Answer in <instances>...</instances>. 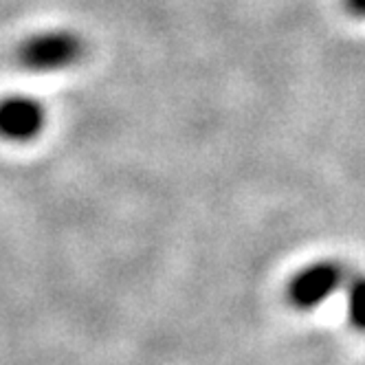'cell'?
Listing matches in <instances>:
<instances>
[{
    "mask_svg": "<svg viewBox=\"0 0 365 365\" xmlns=\"http://www.w3.org/2000/svg\"><path fill=\"white\" fill-rule=\"evenodd\" d=\"M86 53V42L68 29H46L24 38L16 48V62L31 73H53L77 64Z\"/></svg>",
    "mask_w": 365,
    "mask_h": 365,
    "instance_id": "6da1fadb",
    "label": "cell"
},
{
    "mask_svg": "<svg viewBox=\"0 0 365 365\" xmlns=\"http://www.w3.org/2000/svg\"><path fill=\"white\" fill-rule=\"evenodd\" d=\"M46 121L42 101L29 95L0 97V139L11 143H27L36 139Z\"/></svg>",
    "mask_w": 365,
    "mask_h": 365,
    "instance_id": "3957f363",
    "label": "cell"
},
{
    "mask_svg": "<svg viewBox=\"0 0 365 365\" xmlns=\"http://www.w3.org/2000/svg\"><path fill=\"white\" fill-rule=\"evenodd\" d=\"M344 11L354 20H365V0H341Z\"/></svg>",
    "mask_w": 365,
    "mask_h": 365,
    "instance_id": "5b68a950",
    "label": "cell"
},
{
    "mask_svg": "<svg viewBox=\"0 0 365 365\" xmlns=\"http://www.w3.org/2000/svg\"><path fill=\"white\" fill-rule=\"evenodd\" d=\"M346 310L350 326L365 332V273L350 275L346 284Z\"/></svg>",
    "mask_w": 365,
    "mask_h": 365,
    "instance_id": "277c9868",
    "label": "cell"
},
{
    "mask_svg": "<svg viewBox=\"0 0 365 365\" xmlns=\"http://www.w3.org/2000/svg\"><path fill=\"white\" fill-rule=\"evenodd\" d=\"M350 279L348 267L336 259H315L286 282V302L299 312H310L324 306L334 293L346 289Z\"/></svg>",
    "mask_w": 365,
    "mask_h": 365,
    "instance_id": "7a4b0ae2",
    "label": "cell"
}]
</instances>
